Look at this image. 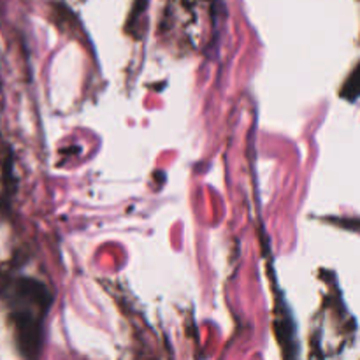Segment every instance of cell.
<instances>
[{
    "label": "cell",
    "mask_w": 360,
    "mask_h": 360,
    "mask_svg": "<svg viewBox=\"0 0 360 360\" xmlns=\"http://www.w3.org/2000/svg\"><path fill=\"white\" fill-rule=\"evenodd\" d=\"M53 295L46 283L35 278H20L14 287V320L21 348L28 360H37L42 347V323L51 308Z\"/></svg>",
    "instance_id": "1"
},
{
    "label": "cell",
    "mask_w": 360,
    "mask_h": 360,
    "mask_svg": "<svg viewBox=\"0 0 360 360\" xmlns=\"http://www.w3.org/2000/svg\"><path fill=\"white\" fill-rule=\"evenodd\" d=\"M274 333L281 350L287 360H297V338L292 313L281 295H278L276 309H274Z\"/></svg>",
    "instance_id": "2"
},
{
    "label": "cell",
    "mask_w": 360,
    "mask_h": 360,
    "mask_svg": "<svg viewBox=\"0 0 360 360\" xmlns=\"http://www.w3.org/2000/svg\"><path fill=\"white\" fill-rule=\"evenodd\" d=\"M359 67H355L354 70H352L350 76L347 77V81H345L343 88H341V98H345V101L348 102H355L359 97Z\"/></svg>",
    "instance_id": "3"
}]
</instances>
